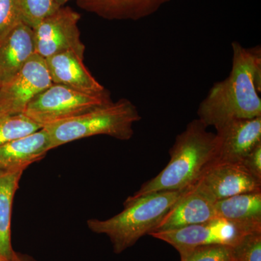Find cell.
<instances>
[{
  "label": "cell",
  "mask_w": 261,
  "mask_h": 261,
  "mask_svg": "<svg viewBox=\"0 0 261 261\" xmlns=\"http://www.w3.org/2000/svg\"><path fill=\"white\" fill-rule=\"evenodd\" d=\"M229 74L216 82L202 99L197 116L205 126L219 128L235 120L261 116V48L233 41Z\"/></svg>",
  "instance_id": "obj_1"
},
{
  "label": "cell",
  "mask_w": 261,
  "mask_h": 261,
  "mask_svg": "<svg viewBox=\"0 0 261 261\" xmlns=\"http://www.w3.org/2000/svg\"><path fill=\"white\" fill-rule=\"evenodd\" d=\"M216 134L198 119L187 124L170 149V161L155 177L141 187L132 198L156 192L184 191L191 188L214 162Z\"/></svg>",
  "instance_id": "obj_2"
},
{
  "label": "cell",
  "mask_w": 261,
  "mask_h": 261,
  "mask_svg": "<svg viewBox=\"0 0 261 261\" xmlns=\"http://www.w3.org/2000/svg\"><path fill=\"white\" fill-rule=\"evenodd\" d=\"M185 191L156 192L136 199L128 197L120 214L106 220L89 219L87 226L94 233L107 235L113 251L121 253L154 231Z\"/></svg>",
  "instance_id": "obj_3"
},
{
  "label": "cell",
  "mask_w": 261,
  "mask_h": 261,
  "mask_svg": "<svg viewBox=\"0 0 261 261\" xmlns=\"http://www.w3.org/2000/svg\"><path fill=\"white\" fill-rule=\"evenodd\" d=\"M141 119L135 105L126 98H121L80 116L49 123L43 128L49 136L53 149L73 141L97 135L129 140L135 133L134 125Z\"/></svg>",
  "instance_id": "obj_4"
},
{
  "label": "cell",
  "mask_w": 261,
  "mask_h": 261,
  "mask_svg": "<svg viewBox=\"0 0 261 261\" xmlns=\"http://www.w3.org/2000/svg\"><path fill=\"white\" fill-rule=\"evenodd\" d=\"M111 102V93L106 89L99 93H86L53 84L31 101L23 115L43 128Z\"/></svg>",
  "instance_id": "obj_5"
},
{
  "label": "cell",
  "mask_w": 261,
  "mask_h": 261,
  "mask_svg": "<svg viewBox=\"0 0 261 261\" xmlns=\"http://www.w3.org/2000/svg\"><path fill=\"white\" fill-rule=\"evenodd\" d=\"M80 19V13L69 7H61L43 19L34 29L36 54L47 59L73 51L84 58L85 45L78 27Z\"/></svg>",
  "instance_id": "obj_6"
},
{
  "label": "cell",
  "mask_w": 261,
  "mask_h": 261,
  "mask_svg": "<svg viewBox=\"0 0 261 261\" xmlns=\"http://www.w3.org/2000/svg\"><path fill=\"white\" fill-rule=\"evenodd\" d=\"M149 234L174 247L179 252L181 258L198 247L212 245L234 246L246 235L232 223L221 218L169 231H154Z\"/></svg>",
  "instance_id": "obj_7"
},
{
  "label": "cell",
  "mask_w": 261,
  "mask_h": 261,
  "mask_svg": "<svg viewBox=\"0 0 261 261\" xmlns=\"http://www.w3.org/2000/svg\"><path fill=\"white\" fill-rule=\"evenodd\" d=\"M51 84L45 59L35 53L18 74L0 86V115L23 114L31 101Z\"/></svg>",
  "instance_id": "obj_8"
},
{
  "label": "cell",
  "mask_w": 261,
  "mask_h": 261,
  "mask_svg": "<svg viewBox=\"0 0 261 261\" xmlns=\"http://www.w3.org/2000/svg\"><path fill=\"white\" fill-rule=\"evenodd\" d=\"M216 202L240 194L261 192V180L241 164L213 163L192 187Z\"/></svg>",
  "instance_id": "obj_9"
},
{
  "label": "cell",
  "mask_w": 261,
  "mask_h": 261,
  "mask_svg": "<svg viewBox=\"0 0 261 261\" xmlns=\"http://www.w3.org/2000/svg\"><path fill=\"white\" fill-rule=\"evenodd\" d=\"M214 162L240 164L261 143V116L235 120L216 128Z\"/></svg>",
  "instance_id": "obj_10"
},
{
  "label": "cell",
  "mask_w": 261,
  "mask_h": 261,
  "mask_svg": "<svg viewBox=\"0 0 261 261\" xmlns=\"http://www.w3.org/2000/svg\"><path fill=\"white\" fill-rule=\"evenodd\" d=\"M51 150L44 128L0 145V175L24 171Z\"/></svg>",
  "instance_id": "obj_11"
},
{
  "label": "cell",
  "mask_w": 261,
  "mask_h": 261,
  "mask_svg": "<svg viewBox=\"0 0 261 261\" xmlns=\"http://www.w3.org/2000/svg\"><path fill=\"white\" fill-rule=\"evenodd\" d=\"M45 62L53 84L86 93H99L106 89L87 69L84 58L74 51L55 55Z\"/></svg>",
  "instance_id": "obj_12"
},
{
  "label": "cell",
  "mask_w": 261,
  "mask_h": 261,
  "mask_svg": "<svg viewBox=\"0 0 261 261\" xmlns=\"http://www.w3.org/2000/svg\"><path fill=\"white\" fill-rule=\"evenodd\" d=\"M215 202L191 187L185 192L152 232L176 229L216 219Z\"/></svg>",
  "instance_id": "obj_13"
},
{
  "label": "cell",
  "mask_w": 261,
  "mask_h": 261,
  "mask_svg": "<svg viewBox=\"0 0 261 261\" xmlns=\"http://www.w3.org/2000/svg\"><path fill=\"white\" fill-rule=\"evenodd\" d=\"M34 54V29L22 22L0 43V86L18 74Z\"/></svg>",
  "instance_id": "obj_14"
},
{
  "label": "cell",
  "mask_w": 261,
  "mask_h": 261,
  "mask_svg": "<svg viewBox=\"0 0 261 261\" xmlns=\"http://www.w3.org/2000/svg\"><path fill=\"white\" fill-rule=\"evenodd\" d=\"M216 217L232 223L245 234L261 232V192L216 201Z\"/></svg>",
  "instance_id": "obj_15"
},
{
  "label": "cell",
  "mask_w": 261,
  "mask_h": 261,
  "mask_svg": "<svg viewBox=\"0 0 261 261\" xmlns=\"http://www.w3.org/2000/svg\"><path fill=\"white\" fill-rule=\"evenodd\" d=\"M171 0H76L82 10L109 20H138L154 14Z\"/></svg>",
  "instance_id": "obj_16"
},
{
  "label": "cell",
  "mask_w": 261,
  "mask_h": 261,
  "mask_svg": "<svg viewBox=\"0 0 261 261\" xmlns=\"http://www.w3.org/2000/svg\"><path fill=\"white\" fill-rule=\"evenodd\" d=\"M23 173L0 175V257L8 260L16 253L12 247L10 222L13 199Z\"/></svg>",
  "instance_id": "obj_17"
},
{
  "label": "cell",
  "mask_w": 261,
  "mask_h": 261,
  "mask_svg": "<svg viewBox=\"0 0 261 261\" xmlns=\"http://www.w3.org/2000/svg\"><path fill=\"white\" fill-rule=\"evenodd\" d=\"M41 128L40 126L23 114L17 116L0 115V145L31 135Z\"/></svg>",
  "instance_id": "obj_18"
},
{
  "label": "cell",
  "mask_w": 261,
  "mask_h": 261,
  "mask_svg": "<svg viewBox=\"0 0 261 261\" xmlns=\"http://www.w3.org/2000/svg\"><path fill=\"white\" fill-rule=\"evenodd\" d=\"M22 21L34 29L43 19L58 10L53 0H17Z\"/></svg>",
  "instance_id": "obj_19"
},
{
  "label": "cell",
  "mask_w": 261,
  "mask_h": 261,
  "mask_svg": "<svg viewBox=\"0 0 261 261\" xmlns=\"http://www.w3.org/2000/svg\"><path fill=\"white\" fill-rule=\"evenodd\" d=\"M233 261H261V232L249 233L232 247Z\"/></svg>",
  "instance_id": "obj_20"
},
{
  "label": "cell",
  "mask_w": 261,
  "mask_h": 261,
  "mask_svg": "<svg viewBox=\"0 0 261 261\" xmlns=\"http://www.w3.org/2000/svg\"><path fill=\"white\" fill-rule=\"evenodd\" d=\"M181 261H233L232 247L221 245L198 247Z\"/></svg>",
  "instance_id": "obj_21"
},
{
  "label": "cell",
  "mask_w": 261,
  "mask_h": 261,
  "mask_svg": "<svg viewBox=\"0 0 261 261\" xmlns=\"http://www.w3.org/2000/svg\"><path fill=\"white\" fill-rule=\"evenodd\" d=\"M22 22L17 0H0V43Z\"/></svg>",
  "instance_id": "obj_22"
},
{
  "label": "cell",
  "mask_w": 261,
  "mask_h": 261,
  "mask_svg": "<svg viewBox=\"0 0 261 261\" xmlns=\"http://www.w3.org/2000/svg\"><path fill=\"white\" fill-rule=\"evenodd\" d=\"M240 164L252 176L261 180V143L252 149Z\"/></svg>",
  "instance_id": "obj_23"
},
{
  "label": "cell",
  "mask_w": 261,
  "mask_h": 261,
  "mask_svg": "<svg viewBox=\"0 0 261 261\" xmlns=\"http://www.w3.org/2000/svg\"><path fill=\"white\" fill-rule=\"evenodd\" d=\"M9 261H32L30 257H25V255H20L18 253H15V256L10 259Z\"/></svg>",
  "instance_id": "obj_24"
},
{
  "label": "cell",
  "mask_w": 261,
  "mask_h": 261,
  "mask_svg": "<svg viewBox=\"0 0 261 261\" xmlns=\"http://www.w3.org/2000/svg\"><path fill=\"white\" fill-rule=\"evenodd\" d=\"M70 0H53L54 2V4L56 5L57 8H61V7H63V5L65 4V3H68Z\"/></svg>",
  "instance_id": "obj_25"
},
{
  "label": "cell",
  "mask_w": 261,
  "mask_h": 261,
  "mask_svg": "<svg viewBox=\"0 0 261 261\" xmlns=\"http://www.w3.org/2000/svg\"><path fill=\"white\" fill-rule=\"evenodd\" d=\"M10 260H8V259H5L3 258V257H0V261H9Z\"/></svg>",
  "instance_id": "obj_26"
}]
</instances>
